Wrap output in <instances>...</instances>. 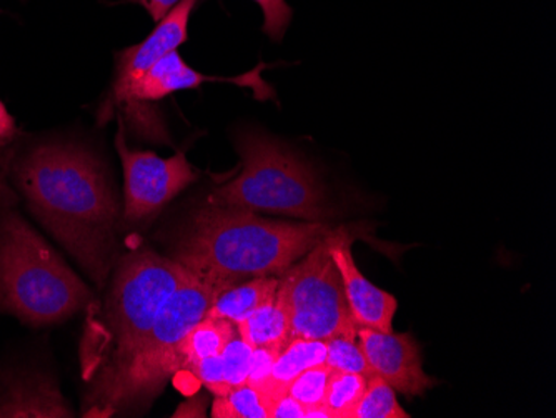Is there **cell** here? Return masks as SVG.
Masks as SVG:
<instances>
[{
    "instance_id": "6da1fadb",
    "label": "cell",
    "mask_w": 556,
    "mask_h": 418,
    "mask_svg": "<svg viewBox=\"0 0 556 418\" xmlns=\"http://www.w3.org/2000/svg\"><path fill=\"white\" fill-rule=\"evenodd\" d=\"M30 212L104 286L115 254L118 204L104 165L72 143H42L15 165Z\"/></svg>"
},
{
    "instance_id": "7a4b0ae2",
    "label": "cell",
    "mask_w": 556,
    "mask_h": 418,
    "mask_svg": "<svg viewBox=\"0 0 556 418\" xmlns=\"http://www.w3.org/2000/svg\"><path fill=\"white\" fill-rule=\"evenodd\" d=\"M336 230L324 223H282L205 204L175 243L174 258L197 276L230 287L245 277L282 276Z\"/></svg>"
},
{
    "instance_id": "3957f363",
    "label": "cell",
    "mask_w": 556,
    "mask_h": 418,
    "mask_svg": "<svg viewBox=\"0 0 556 418\" xmlns=\"http://www.w3.org/2000/svg\"><path fill=\"white\" fill-rule=\"evenodd\" d=\"M227 287L190 270L165 302L130 360L117 372L92 380L87 417H109L154 401L168 380L184 370L180 345L187 333L207 315L218 293Z\"/></svg>"
},
{
    "instance_id": "277c9868",
    "label": "cell",
    "mask_w": 556,
    "mask_h": 418,
    "mask_svg": "<svg viewBox=\"0 0 556 418\" xmlns=\"http://www.w3.org/2000/svg\"><path fill=\"white\" fill-rule=\"evenodd\" d=\"M189 268L150 249L130 252L118 264L102 320H89L83 345L86 377L111 376L124 367Z\"/></svg>"
},
{
    "instance_id": "5b68a950",
    "label": "cell",
    "mask_w": 556,
    "mask_h": 418,
    "mask_svg": "<svg viewBox=\"0 0 556 418\" xmlns=\"http://www.w3.org/2000/svg\"><path fill=\"white\" fill-rule=\"evenodd\" d=\"M92 302L89 287L15 212L0 217V311L29 326H50Z\"/></svg>"
},
{
    "instance_id": "8992f818",
    "label": "cell",
    "mask_w": 556,
    "mask_h": 418,
    "mask_svg": "<svg viewBox=\"0 0 556 418\" xmlns=\"http://www.w3.org/2000/svg\"><path fill=\"white\" fill-rule=\"evenodd\" d=\"M236 147L242 170L212 190L207 204L287 215L305 223L330 217L317 172L292 147L257 129L240 130Z\"/></svg>"
},
{
    "instance_id": "52a82bcc",
    "label": "cell",
    "mask_w": 556,
    "mask_h": 418,
    "mask_svg": "<svg viewBox=\"0 0 556 418\" xmlns=\"http://www.w3.org/2000/svg\"><path fill=\"white\" fill-rule=\"evenodd\" d=\"M337 232L278 276L277 295L289 311L293 339L325 342L337 335L357 337L342 276L330 254V240Z\"/></svg>"
},
{
    "instance_id": "ba28073f",
    "label": "cell",
    "mask_w": 556,
    "mask_h": 418,
    "mask_svg": "<svg viewBox=\"0 0 556 418\" xmlns=\"http://www.w3.org/2000/svg\"><path fill=\"white\" fill-rule=\"evenodd\" d=\"M115 147L124 167V214L127 220H143L154 215L199 177L182 152L164 159L154 152L132 151L125 142L122 121Z\"/></svg>"
},
{
    "instance_id": "9c48e42d",
    "label": "cell",
    "mask_w": 556,
    "mask_h": 418,
    "mask_svg": "<svg viewBox=\"0 0 556 418\" xmlns=\"http://www.w3.org/2000/svg\"><path fill=\"white\" fill-rule=\"evenodd\" d=\"M197 4L199 0H182L161 22H157V27L149 34L147 39L118 54L117 76H115L109 101L102 107L105 117H111L114 111H124L134 87L147 76V72L165 55L177 51L184 42H187L190 15Z\"/></svg>"
},
{
    "instance_id": "30bf717a",
    "label": "cell",
    "mask_w": 556,
    "mask_h": 418,
    "mask_svg": "<svg viewBox=\"0 0 556 418\" xmlns=\"http://www.w3.org/2000/svg\"><path fill=\"white\" fill-rule=\"evenodd\" d=\"M357 339L374 376L380 377L395 392L418 397L435 385V380L425 373L420 345L410 333L358 327Z\"/></svg>"
},
{
    "instance_id": "8fae6325",
    "label": "cell",
    "mask_w": 556,
    "mask_h": 418,
    "mask_svg": "<svg viewBox=\"0 0 556 418\" xmlns=\"http://www.w3.org/2000/svg\"><path fill=\"white\" fill-rule=\"evenodd\" d=\"M258 68L240 77H207L204 74H200V72L193 71L189 64L184 62L179 52L174 51L165 55L154 67L150 68L147 72V76L134 87L129 102L125 105L124 111H127L130 118H137L142 107H146V105L149 107L150 102L162 101L165 97L180 92V90L199 89L202 84L207 83L247 86L250 89H254L255 93L262 97V99H268V97H271V90L264 80L258 79Z\"/></svg>"
},
{
    "instance_id": "7c38bea8",
    "label": "cell",
    "mask_w": 556,
    "mask_h": 418,
    "mask_svg": "<svg viewBox=\"0 0 556 418\" xmlns=\"http://www.w3.org/2000/svg\"><path fill=\"white\" fill-rule=\"evenodd\" d=\"M330 254L342 276L353 322L357 324V327L392 332L393 317L399 308V302L392 293L378 289L361 273L352 255V237L345 229H339L330 240Z\"/></svg>"
},
{
    "instance_id": "4fadbf2b",
    "label": "cell",
    "mask_w": 556,
    "mask_h": 418,
    "mask_svg": "<svg viewBox=\"0 0 556 418\" xmlns=\"http://www.w3.org/2000/svg\"><path fill=\"white\" fill-rule=\"evenodd\" d=\"M71 418L74 411L54 380L46 376H21L0 392V418Z\"/></svg>"
},
{
    "instance_id": "5bb4252c",
    "label": "cell",
    "mask_w": 556,
    "mask_h": 418,
    "mask_svg": "<svg viewBox=\"0 0 556 418\" xmlns=\"http://www.w3.org/2000/svg\"><path fill=\"white\" fill-rule=\"evenodd\" d=\"M325 355H327V345L324 340H290L289 345L275 358L267 382L258 389L268 402V408L271 402L287 395V390L295 377L308 368L324 365Z\"/></svg>"
},
{
    "instance_id": "9a60e30c",
    "label": "cell",
    "mask_w": 556,
    "mask_h": 418,
    "mask_svg": "<svg viewBox=\"0 0 556 418\" xmlns=\"http://www.w3.org/2000/svg\"><path fill=\"white\" fill-rule=\"evenodd\" d=\"M277 290L278 277L275 276L255 277L249 282L236 283L218 293L207 315L225 318L237 327L258 308L274 301Z\"/></svg>"
},
{
    "instance_id": "2e32d148",
    "label": "cell",
    "mask_w": 556,
    "mask_h": 418,
    "mask_svg": "<svg viewBox=\"0 0 556 418\" xmlns=\"http://www.w3.org/2000/svg\"><path fill=\"white\" fill-rule=\"evenodd\" d=\"M237 332L252 349L278 352H282L293 339L289 311L278 295L239 324Z\"/></svg>"
},
{
    "instance_id": "e0dca14e",
    "label": "cell",
    "mask_w": 556,
    "mask_h": 418,
    "mask_svg": "<svg viewBox=\"0 0 556 418\" xmlns=\"http://www.w3.org/2000/svg\"><path fill=\"white\" fill-rule=\"evenodd\" d=\"M237 327L225 318L208 317L205 315L184 339L180 345L184 370L205 358L217 357L229 345L230 340L237 335Z\"/></svg>"
},
{
    "instance_id": "ac0fdd59",
    "label": "cell",
    "mask_w": 556,
    "mask_h": 418,
    "mask_svg": "<svg viewBox=\"0 0 556 418\" xmlns=\"http://www.w3.org/2000/svg\"><path fill=\"white\" fill-rule=\"evenodd\" d=\"M368 379L361 373L340 372L332 370L325 392L324 407L332 418H353L357 410Z\"/></svg>"
},
{
    "instance_id": "d6986e66",
    "label": "cell",
    "mask_w": 556,
    "mask_h": 418,
    "mask_svg": "<svg viewBox=\"0 0 556 418\" xmlns=\"http://www.w3.org/2000/svg\"><path fill=\"white\" fill-rule=\"evenodd\" d=\"M214 418H268V402L249 383L237 387L212 405Z\"/></svg>"
},
{
    "instance_id": "ffe728a7",
    "label": "cell",
    "mask_w": 556,
    "mask_h": 418,
    "mask_svg": "<svg viewBox=\"0 0 556 418\" xmlns=\"http://www.w3.org/2000/svg\"><path fill=\"white\" fill-rule=\"evenodd\" d=\"M353 418H410L396 401V392L380 377L371 376Z\"/></svg>"
},
{
    "instance_id": "44dd1931",
    "label": "cell",
    "mask_w": 556,
    "mask_h": 418,
    "mask_svg": "<svg viewBox=\"0 0 556 418\" xmlns=\"http://www.w3.org/2000/svg\"><path fill=\"white\" fill-rule=\"evenodd\" d=\"M325 345H327V355H325L327 367L340 370V372L361 373L367 379L374 376L367 357L362 351V345L357 343V337H332V339L325 340Z\"/></svg>"
},
{
    "instance_id": "7402d4cb",
    "label": "cell",
    "mask_w": 556,
    "mask_h": 418,
    "mask_svg": "<svg viewBox=\"0 0 556 418\" xmlns=\"http://www.w3.org/2000/svg\"><path fill=\"white\" fill-rule=\"evenodd\" d=\"M332 368L327 365H317V367L308 368L305 372L292 380L289 385L290 397L295 398L300 405L307 408L321 407L325 401V392H327L328 379H330Z\"/></svg>"
},
{
    "instance_id": "603a6c76",
    "label": "cell",
    "mask_w": 556,
    "mask_h": 418,
    "mask_svg": "<svg viewBox=\"0 0 556 418\" xmlns=\"http://www.w3.org/2000/svg\"><path fill=\"white\" fill-rule=\"evenodd\" d=\"M252 354H254V349L250 347L249 343L243 342L239 333L224 349L220 354V364L222 372H224L225 392H232L237 387L247 383Z\"/></svg>"
},
{
    "instance_id": "cb8c5ba5",
    "label": "cell",
    "mask_w": 556,
    "mask_h": 418,
    "mask_svg": "<svg viewBox=\"0 0 556 418\" xmlns=\"http://www.w3.org/2000/svg\"><path fill=\"white\" fill-rule=\"evenodd\" d=\"M264 12V33L275 42H282L290 22L293 17V9L287 4V0H254Z\"/></svg>"
},
{
    "instance_id": "d4e9b609",
    "label": "cell",
    "mask_w": 556,
    "mask_h": 418,
    "mask_svg": "<svg viewBox=\"0 0 556 418\" xmlns=\"http://www.w3.org/2000/svg\"><path fill=\"white\" fill-rule=\"evenodd\" d=\"M278 354L280 352L271 351V349H254L252 360H250L249 377H247V383L250 387L258 390L267 382Z\"/></svg>"
},
{
    "instance_id": "484cf974",
    "label": "cell",
    "mask_w": 556,
    "mask_h": 418,
    "mask_svg": "<svg viewBox=\"0 0 556 418\" xmlns=\"http://www.w3.org/2000/svg\"><path fill=\"white\" fill-rule=\"evenodd\" d=\"M268 418H305V407L287 393L283 397L271 402Z\"/></svg>"
},
{
    "instance_id": "4316f807",
    "label": "cell",
    "mask_w": 556,
    "mask_h": 418,
    "mask_svg": "<svg viewBox=\"0 0 556 418\" xmlns=\"http://www.w3.org/2000/svg\"><path fill=\"white\" fill-rule=\"evenodd\" d=\"M129 2L142 5L155 22H161L182 0H129Z\"/></svg>"
},
{
    "instance_id": "83f0119b",
    "label": "cell",
    "mask_w": 556,
    "mask_h": 418,
    "mask_svg": "<svg viewBox=\"0 0 556 418\" xmlns=\"http://www.w3.org/2000/svg\"><path fill=\"white\" fill-rule=\"evenodd\" d=\"M12 201H14V195H12L11 189L4 179H0V211H4Z\"/></svg>"
}]
</instances>
